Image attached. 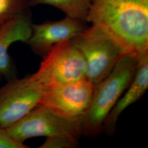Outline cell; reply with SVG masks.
<instances>
[{
    "label": "cell",
    "instance_id": "1",
    "mask_svg": "<svg viewBox=\"0 0 148 148\" xmlns=\"http://www.w3.org/2000/svg\"><path fill=\"white\" fill-rule=\"evenodd\" d=\"M86 21L103 29L138 59L148 54V0H91Z\"/></svg>",
    "mask_w": 148,
    "mask_h": 148
},
{
    "label": "cell",
    "instance_id": "15",
    "mask_svg": "<svg viewBox=\"0 0 148 148\" xmlns=\"http://www.w3.org/2000/svg\"><path fill=\"white\" fill-rule=\"evenodd\" d=\"M1 79V76H0V79Z\"/></svg>",
    "mask_w": 148,
    "mask_h": 148
},
{
    "label": "cell",
    "instance_id": "2",
    "mask_svg": "<svg viewBox=\"0 0 148 148\" xmlns=\"http://www.w3.org/2000/svg\"><path fill=\"white\" fill-rule=\"evenodd\" d=\"M138 64L136 56L125 53L111 73L94 88L90 107L83 117L82 134L94 137L103 132L106 117L132 82Z\"/></svg>",
    "mask_w": 148,
    "mask_h": 148
},
{
    "label": "cell",
    "instance_id": "13",
    "mask_svg": "<svg viewBox=\"0 0 148 148\" xmlns=\"http://www.w3.org/2000/svg\"><path fill=\"white\" fill-rule=\"evenodd\" d=\"M78 141L62 136L47 137L40 148H73L77 146Z\"/></svg>",
    "mask_w": 148,
    "mask_h": 148
},
{
    "label": "cell",
    "instance_id": "14",
    "mask_svg": "<svg viewBox=\"0 0 148 148\" xmlns=\"http://www.w3.org/2000/svg\"><path fill=\"white\" fill-rule=\"evenodd\" d=\"M29 147L18 143L11 137L6 129L0 127V148H28Z\"/></svg>",
    "mask_w": 148,
    "mask_h": 148
},
{
    "label": "cell",
    "instance_id": "8",
    "mask_svg": "<svg viewBox=\"0 0 148 148\" xmlns=\"http://www.w3.org/2000/svg\"><path fill=\"white\" fill-rule=\"evenodd\" d=\"M85 21L66 16L59 21L32 24V35L26 42L32 51L44 57L59 43L72 40L87 27Z\"/></svg>",
    "mask_w": 148,
    "mask_h": 148
},
{
    "label": "cell",
    "instance_id": "4",
    "mask_svg": "<svg viewBox=\"0 0 148 148\" xmlns=\"http://www.w3.org/2000/svg\"><path fill=\"white\" fill-rule=\"evenodd\" d=\"M82 119L66 116L39 105L6 130L14 140L22 144L38 137L62 136L78 141L82 134Z\"/></svg>",
    "mask_w": 148,
    "mask_h": 148
},
{
    "label": "cell",
    "instance_id": "11",
    "mask_svg": "<svg viewBox=\"0 0 148 148\" xmlns=\"http://www.w3.org/2000/svg\"><path fill=\"white\" fill-rule=\"evenodd\" d=\"M91 0H32V6L47 5L61 10L66 16L86 21Z\"/></svg>",
    "mask_w": 148,
    "mask_h": 148
},
{
    "label": "cell",
    "instance_id": "5",
    "mask_svg": "<svg viewBox=\"0 0 148 148\" xmlns=\"http://www.w3.org/2000/svg\"><path fill=\"white\" fill-rule=\"evenodd\" d=\"M32 77L45 88L87 78L85 58L71 40L54 45Z\"/></svg>",
    "mask_w": 148,
    "mask_h": 148
},
{
    "label": "cell",
    "instance_id": "6",
    "mask_svg": "<svg viewBox=\"0 0 148 148\" xmlns=\"http://www.w3.org/2000/svg\"><path fill=\"white\" fill-rule=\"evenodd\" d=\"M44 90L32 75L8 79L0 88V127H11L39 106Z\"/></svg>",
    "mask_w": 148,
    "mask_h": 148
},
{
    "label": "cell",
    "instance_id": "3",
    "mask_svg": "<svg viewBox=\"0 0 148 148\" xmlns=\"http://www.w3.org/2000/svg\"><path fill=\"white\" fill-rule=\"evenodd\" d=\"M84 56L87 78L94 88L110 74L126 52L121 45L101 27L92 25L71 40Z\"/></svg>",
    "mask_w": 148,
    "mask_h": 148
},
{
    "label": "cell",
    "instance_id": "10",
    "mask_svg": "<svg viewBox=\"0 0 148 148\" xmlns=\"http://www.w3.org/2000/svg\"><path fill=\"white\" fill-rule=\"evenodd\" d=\"M137 69L132 82L125 94L117 101L106 117L103 132L111 134L115 132L117 121L122 112L139 100L148 88V54L138 59Z\"/></svg>",
    "mask_w": 148,
    "mask_h": 148
},
{
    "label": "cell",
    "instance_id": "7",
    "mask_svg": "<svg viewBox=\"0 0 148 148\" xmlns=\"http://www.w3.org/2000/svg\"><path fill=\"white\" fill-rule=\"evenodd\" d=\"M94 86L87 78L45 89L40 105L66 116L83 117L90 107Z\"/></svg>",
    "mask_w": 148,
    "mask_h": 148
},
{
    "label": "cell",
    "instance_id": "12",
    "mask_svg": "<svg viewBox=\"0 0 148 148\" xmlns=\"http://www.w3.org/2000/svg\"><path fill=\"white\" fill-rule=\"evenodd\" d=\"M32 0H0V25L23 17H32Z\"/></svg>",
    "mask_w": 148,
    "mask_h": 148
},
{
    "label": "cell",
    "instance_id": "9",
    "mask_svg": "<svg viewBox=\"0 0 148 148\" xmlns=\"http://www.w3.org/2000/svg\"><path fill=\"white\" fill-rule=\"evenodd\" d=\"M32 17L12 19L0 25V76L9 79L15 77L9 47L16 42H26L32 32Z\"/></svg>",
    "mask_w": 148,
    "mask_h": 148
}]
</instances>
